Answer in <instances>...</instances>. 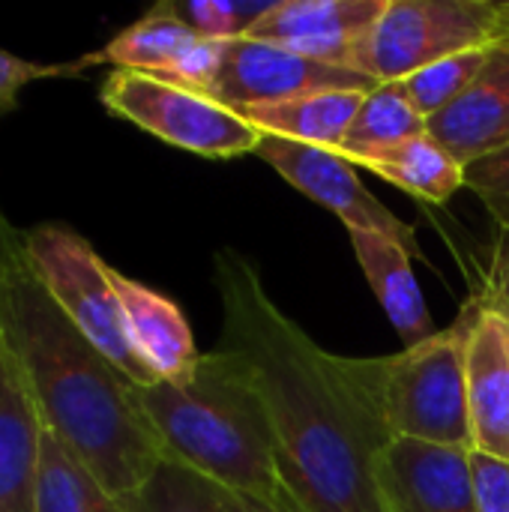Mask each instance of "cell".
Instances as JSON below:
<instances>
[{"mask_svg": "<svg viewBox=\"0 0 509 512\" xmlns=\"http://www.w3.org/2000/svg\"><path fill=\"white\" fill-rule=\"evenodd\" d=\"M6 318L45 435L111 495H135L165 462L138 387L66 318L30 267L21 231L6 252Z\"/></svg>", "mask_w": 509, "mask_h": 512, "instance_id": "7a4b0ae2", "label": "cell"}, {"mask_svg": "<svg viewBox=\"0 0 509 512\" xmlns=\"http://www.w3.org/2000/svg\"><path fill=\"white\" fill-rule=\"evenodd\" d=\"M351 246L357 255V264L363 267L381 309L387 312L390 324L396 327L405 348H414L426 339H432L438 330L429 318L423 291L417 285V276L411 270L408 249L378 231H348Z\"/></svg>", "mask_w": 509, "mask_h": 512, "instance_id": "e0dca14e", "label": "cell"}, {"mask_svg": "<svg viewBox=\"0 0 509 512\" xmlns=\"http://www.w3.org/2000/svg\"><path fill=\"white\" fill-rule=\"evenodd\" d=\"M507 321H509V318H507Z\"/></svg>", "mask_w": 509, "mask_h": 512, "instance_id": "f546056e", "label": "cell"}, {"mask_svg": "<svg viewBox=\"0 0 509 512\" xmlns=\"http://www.w3.org/2000/svg\"><path fill=\"white\" fill-rule=\"evenodd\" d=\"M429 135L462 165L509 144V42L498 45L477 81L429 120Z\"/></svg>", "mask_w": 509, "mask_h": 512, "instance_id": "9a60e30c", "label": "cell"}, {"mask_svg": "<svg viewBox=\"0 0 509 512\" xmlns=\"http://www.w3.org/2000/svg\"><path fill=\"white\" fill-rule=\"evenodd\" d=\"M378 81L363 72L339 69L288 51L261 39H228L219 75L207 90L210 99L231 111H246L258 105H276L327 90H375Z\"/></svg>", "mask_w": 509, "mask_h": 512, "instance_id": "ba28073f", "label": "cell"}, {"mask_svg": "<svg viewBox=\"0 0 509 512\" xmlns=\"http://www.w3.org/2000/svg\"><path fill=\"white\" fill-rule=\"evenodd\" d=\"M60 75H78V66L75 63H30L0 48V114L15 108L18 90L27 87L30 81L60 78Z\"/></svg>", "mask_w": 509, "mask_h": 512, "instance_id": "484cf974", "label": "cell"}, {"mask_svg": "<svg viewBox=\"0 0 509 512\" xmlns=\"http://www.w3.org/2000/svg\"><path fill=\"white\" fill-rule=\"evenodd\" d=\"M21 246L30 267L42 279L51 300L66 312V318L135 387L156 384L129 342L123 309L111 285V264H105L96 249L63 222H42L21 231Z\"/></svg>", "mask_w": 509, "mask_h": 512, "instance_id": "5b68a950", "label": "cell"}, {"mask_svg": "<svg viewBox=\"0 0 509 512\" xmlns=\"http://www.w3.org/2000/svg\"><path fill=\"white\" fill-rule=\"evenodd\" d=\"M468 414L474 450L509 462V321L480 300L468 336Z\"/></svg>", "mask_w": 509, "mask_h": 512, "instance_id": "5bb4252c", "label": "cell"}, {"mask_svg": "<svg viewBox=\"0 0 509 512\" xmlns=\"http://www.w3.org/2000/svg\"><path fill=\"white\" fill-rule=\"evenodd\" d=\"M495 48L498 45H486V48H471V51L444 57V60L432 63L426 69L408 75L399 84L408 93V99L417 105V111L426 120H432L435 114H441L447 105H453L477 81V75L486 69V63H489V57H492Z\"/></svg>", "mask_w": 509, "mask_h": 512, "instance_id": "603a6c76", "label": "cell"}, {"mask_svg": "<svg viewBox=\"0 0 509 512\" xmlns=\"http://www.w3.org/2000/svg\"><path fill=\"white\" fill-rule=\"evenodd\" d=\"M99 99L111 114L135 123L159 141L207 159L255 153L264 138L246 117L222 102L141 72L111 69L102 81Z\"/></svg>", "mask_w": 509, "mask_h": 512, "instance_id": "52a82bcc", "label": "cell"}, {"mask_svg": "<svg viewBox=\"0 0 509 512\" xmlns=\"http://www.w3.org/2000/svg\"><path fill=\"white\" fill-rule=\"evenodd\" d=\"M111 285L117 291L123 321L129 342L138 354V360L150 369L156 381H186L201 354L195 348L192 330L174 300L165 294L147 288L138 279L123 276L120 270L111 267Z\"/></svg>", "mask_w": 509, "mask_h": 512, "instance_id": "2e32d148", "label": "cell"}, {"mask_svg": "<svg viewBox=\"0 0 509 512\" xmlns=\"http://www.w3.org/2000/svg\"><path fill=\"white\" fill-rule=\"evenodd\" d=\"M165 459L207 477L219 489L276 498L285 492L267 408L237 357L201 354L186 381L138 387Z\"/></svg>", "mask_w": 509, "mask_h": 512, "instance_id": "3957f363", "label": "cell"}, {"mask_svg": "<svg viewBox=\"0 0 509 512\" xmlns=\"http://www.w3.org/2000/svg\"><path fill=\"white\" fill-rule=\"evenodd\" d=\"M384 512H477L471 450L393 438L381 456Z\"/></svg>", "mask_w": 509, "mask_h": 512, "instance_id": "4fadbf2b", "label": "cell"}, {"mask_svg": "<svg viewBox=\"0 0 509 512\" xmlns=\"http://www.w3.org/2000/svg\"><path fill=\"white\" fill-rule=\"evenodd\" d=\"M384 6L387 0H276L246 36L369 75V42Z\"/></svg>", "mask_w": 509, "mask_h": 512, "instance_id": "30bf717a", "label": "cell"}, {"mask_svg": "<svg viewBox=\"0 0 509 512\" xmlns=\"http://www.w3.org/2000/svg\"><path fill=\"white\" fill-rule=\"evenodd\" d=\"M423 132H429V120L417 111V105L408 99L399 81H387L366 93L339 153L354 156L363 150L408 141Z\"/></svg>", "mask_w": 509, "mask_h": 512, "instance_id": "44dd1931", "label": "cell"}, {"mask_svg": "<svg viewBox=\"0 0 509 512\" xmlns=\"http://www.w3.org/2000/svg\"><path fill=\"white\" fill-rule=\"evenodd\" d=\"M219 495L228 512H303L297 507V501L288 495V489L276 498H258V495L228 492V489H219Z\"/></svg>", "mask_w": 509, "mask_h": 512, "instance_id": "f1b7e54d", "label": "cell"}, {"mask_svg": "<svg viewBox=\"0 0 509 512\" xmlns=\"http://www.w3.org/2000/svg\"><path fill=\"white\" fill-rule=\"evenodd\" d=\"M12 228L0 204V512H33V480L45 429L6 318V252Z\"/></svg>", "mask_w": 509, "mask_h": 512, "instance_id": "8fae6325", "label": "cell"}, {"mask_svg": "<svg viewBox=\"0 0 509 512\" xmlns=\"http://www.w3.org/2000/svg\"><path fill=\"white\" fill-rule=\"evenodd\" d=\"M474 318L477 300L471 297L450 327L384 357V417L393 438L474 450L468 414V336Z\"/></svg>", "mask_w": 509, "mask_h": 512, "instance_id": "277c9868", "label": "cell"}, {"mask_svg": "<svg viewBox=\"0 0 509 512\" xmlns=\"http://www.w3.org/2000/svg\"><path fill=\"white\" fill-rule=\"evenodd\" d=\"M33 512H129L126 501L111 495L60 441L42 438Z\"/></svg>", "mask_w": 509, "mask_h": 512, "instance_id": "ffe728a7", "label": "cell"}, {"mask_svg": "<svg viewBox=\"0 0 509 512\" xmlns=\"http://www.w3.org/2000/svg\"><path fill=\"white\" fill-rule=\"evenodd\" d=\"M255 156L276 168L306 198L336 213L348 231H378L399 240L408 252H417L414 225H405L390 207H384L357 177V165L339 150L264 135Z\"/></svg>", "mask_w": 509, "mask_h": 512, "instance_id": "9c48e42d", "label": "cell"}, {"mask_svg": "<svg viewBox=\"0 0 509 512\" xmlns=\"http://www.w3.org/2000/svg\"><path fill=\"white\" fill-rule=\"evenodd\" d=\"M345 159L429 204H447L459 189H465V168L429 132Z\"/></svg>", "mask_w": 509, "mask_h": 512, "instance_id": "ac0fdd59", "label": "cell"}, {"mask_svg": "<svg viewBox=\"0 0 509 512\" xmlns=\"http://www.w3.org/2000/svg\"><path fill=\"white\" fill-rule=\"evenodd\" d=\"M276 0H162L153 12L168 15L201 39H240L246 36Z\"/></svg>", "mask_w": 509, "mask_h": 512, "instance_id": "cb8c5ba5", "label": "cell"}, {"mask_svg": "<svg viewBox=\"0 0 509 512\" xmlns=\"http://www.w3.org/2000/svg\"><path fill=\"white\" fill-rule=\"evenodd\" d=\"M477 512H509V462L471 450Z\"/></svg>", "mask_w": 509, "mask_h": 512, "instance_id": "4316f807", "label": "cell"}, {"mask_svg": "<svg viewBox=\"0 0 509 512\" xmlns=\"http://www.w3.org/2000/svg\"><path fill=\"white\" fill-rule=\"evenodd\" d=\"M465 189L483 201L498 231H509V144L465 168Z\"/></svg>", "mask_w": 509, "mask_h": 512, "instance_id": "d4e9b609", "label": "cell"}, {"mask_svg": "<svg viewBox=\"0 0 509 512\" xmlns=\"http://www.w3.org/2000/svg\"><path fill=\"white\" fill-rule=\"evenodd\" d=\"M509 42V0H387L366 57L378 81L408 75L486 45Z\"/></svg>", "mask_w": 509, "mask_h": 512, "instance_id": "8992f818", "label": "cell"}, {"mask_svg": "<svg viewBox=\"0 0 509 512\" xmlns=\"http://www.w3.org/2000/svg\"><path fill=\"white\" fill-rule=\"evenodd\" d=\"M222 54H225V42L201 39L180 21L150 9L147 15L123 27L99 51L78 57L75 66L78 72L90 66L141 72L207 96V90L219 75Z\"/></svg>", "mask_w": 509, "mask_h": 512, "instance_id": "7c38bea8", "label": "cell"}, {"mask_svg": "<svg viewBox=\"0 0 509 512\" xmlns=\"http://www.w3.org/2000/svg\"><path fill=\"white\" fill-rule=\"evenodd\" d=\"M222 351L249 372L270 417L282 486L303 512H384L378 468L393 435L384 417V357L321 348L267 294L261 270L219 249Z\"/></svg>", "mask_w": 509, "mask_h": 512, "instance_id": "6da1fadb", "label": "cell"}, {"mask_svg": "<svg viewBox=\"0 0 509 512\" xmlns=\"http://www.w3.org/2000/svg\"><path fill=\"white\" fill-rule=\"evenodd\" d=\"M123 501L129 512H228L216 483L171 459H165L153 477Z\"/></svg>", "mask_w": 509, "mask_h": 512, "instance_id": "7402d4cb", "label": "cell"}, {"mask_svg": "<svg viewBox=\"0 0 509 512\" xmlns=\"http://www.w3.org/2000/svg\"><path fill=\"white\" fill-rule=\"evenodd\" d=\"M363 99H366L363 90H327V93H309L276 105L246 108L237 114L246 117L261 135L339 150Z\"/></svg>", "mask_w": 509, "mask_h": 512, "instance_id": "d6986e66", "label": "cell"}, {"mask_svg": "<svg viewBox=\"0 0 509 512\" xmlns=\"http://www.w3.org/2000/svg\"><path fill=\"white\" fill-rule=\"evenodd\" d=\"M474 297L483 306H489V309H495V312L509 318V231H501V240H498L492 267L486 273V282Z\"/></svg>", "mask_w": 509, "mask_h": 512, "instance_id": "83f0119b", "label": "cell"}]
</instances>
